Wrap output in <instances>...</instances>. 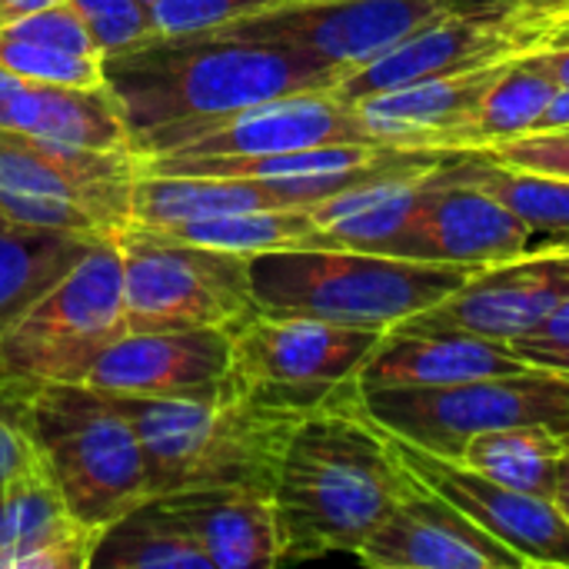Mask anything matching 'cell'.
Here are the masks:
<instances>
[{"mask_svg": "<svg viewBox=\"0 0 569 569\" xmlns=\"http://www.w3.org/2000/svg\"><path fill=\"white\" fill-rule=\"evenodd\" d=\"M0 217H7V220H13L20 227H37V230L113 237L83 207H77L70 200L43 197V193H20V190H7V187H0Z\"/></svg>", "mask_w": 569, "mask_h": 569, "instance_id": "cell-33", "label": "cell"}, {"mask_svg": "<svg viewBox=\"0 0 569 569\" xmlns=\"http://www.w3.org/2000/svg\"><path fill=\"white\" fill-rule=\"evenodd\" d=\"M520 63L540 77H547L560 90L569 87V47H533V50L520 53Z\"/></svg>", "mask_w": 569, "mask_h": 569, "instance_id": "cell-38", "label": "cell"}, {"mask_svg": "<svg viewBox=\"0 0 569 569\" xmlns=\"http://www.w3.org/2000/svg\"><path fill=\"white\" fill-rule=\"evenodd\" d=\"M473 270L347 247L273 250L250 257L260 313L317 317L343 327L390 330L447 300Z\"/></svg>", "mask_w": 569, "mask_h": 569, "instance_id": "cell-4", "label": "cell"}, {"mask_svg": "<svg viewBox=\"0 0 569 569\" xmlns=\"http://www.w3.org/2000/svg\"><path fill=\"white\" fill-rule=\"evenodd\" d=\"M90 569H213V563L163 497H150L100 533Z\"/></svg>", "mask_w": 569, "mask_h": 569, "instance_id": "cell-25", "label": "cell"}, {"mask_svg": "<svg viewBox=\"0 0 569 569\" xmlns=\"http://www.w3.org/2000/svg\"><path fill=\"white\" fill-rule=\"evenodd\" d=\"M127 330H240L260 313L250 257L130 223L113 233Z\"/></svg>", "mask_w": 569, "mask_h": 569, "instance_id": "cell-7", "label": "cell"}, {"mask_svg": "<svg viewBox=\"0 0 569 569\" xmlns=\"http://www.w3.org/2000/svg\"><path fill=\"white\" fill-rule=\"evenodd\" d=\"M70 3L83 17L87 30L103 57L160 37L157 23H153V10L143 0H70Z\"/></svg>", "mask_w": 569, "mask_h": 569, "instance_id": "cell-31", "label": "cell"}, {"mask_svg": "<svg viewBox=\"0 0 569 569\" xmlns=\"http://www.w3.org/2000/svg\"><path fill=\"white\" fill-rule=\"evenodd\" d=\"M557 10H510V13H463L443 10L373 60L353 67L333 93L347 103L397 90L427 77L473 70L483 63L520 57L543 47L547 20Z\"/></svg>", "mask_w": 569, "mask_h": 569, "instance_id": "cell-11", "label": "cell"}, {"mask_svg": "<svg viewBox=\"0 0 569 569\" xmlns=\"http://www.w3.org/2000/svg\"><path fill=\"white\" fill-rule=\"evenodd\" d=\"M230 330H127L90 367L93 390L137 400H197L230 387Z\"/></svg>", "mask_w": 569, "mask_h": 569, "instance_id": "cell-16", "label": "cell"}, {"mask_svg": "<svg viewBox=\"0 0 569 569\" xmlns=\"http://www.w3.org/2000/svg\"><path fill=\"white\" fill-rule=\"evenodd\" d=\"M143 3H160V0H143Z\"/></svg>", "mask_w": 569, "mask_h": 569, "instance_id": "cell-44", "label": "cell"}, {"mask_svg": "<svg viewBox=\"0 0 569 569\" xmlns=\"http://www.w3.org/2000/svg\"><path fill=\"white\" fill-rule=\"evenodd\" d=\"M103 73L133 140L157 127L203 123L273 97L333 90L350 70L293 47L200 30L107 53Z\"/></svg>", "mask_w": 569, "mask_h": 569, "instance_id": "cell-2", "label": "cell"}, {"mask_svg": "<svg viewBox=\"0 0 569 569\" xmlns=\"http://www.w3.org/2000/svg\"><path fill=\"white\" fill-rule=\"evenodd\" d=\"M447 10V0H290L217 33L293 47L337 67H360Z\"/></svg>", "mask_w": 569, "mask_h": 569, "instance_id": "cell-12", "label": "cell"}, {"mask_svg": "<svg viewBox=\"0 0 569 569\" xmlns=\"http://www.w3.org/2000/svg\"><path fill=\"white\" fill-rule=\"evenodd\" d=\"M510 60L457 70L443 77H427L397 90L363 97L353 107L377 143L440 153V140L470 117V110L480 103L490 83L507 70Z\"/></svg>", "mask_w": 569, "mask_h": 569, "instance_id": "cell-22", "label": "cell"}, {"mask_svg": "<svg viewBox=\"0 0 569 569\" xmlns=\"http://www.w3.org/2000/svg\"><path fill=\"white\" fill-rule=\"evenodd\" d=\"M387 430V427H383ZM390 443L403 467L433 493L450 500L463 517H470L493 540L510 547L527 567L569 569V520L553 500H540L520 490H510L460 460L430 453L397 433Z\"/></svg>", "mask_w": 569, "mask_h": 569, "instance_id": "cell-14", "label": "cell"}, {"mask_svg": "<svg viewBox=\"0 0 569 569\" xmlns=\"http://www.w3.org/2000/svg\"><path fill=\"white\" fill-rule=\"evenodd\" d=\"M417 487L387 430L367 413L360 383L340 387L300 417L277 467L283 563L357 553Z\"/></svg>", "mask_w": 569, "mask_h": 569, "instance_id": "cell-1", "label": "cell"}, {"mask_svg": "<svg viewBox=\"0 0 569 569\" xmlns=\"http://www.w3.org/2000/svg\"><path fill=\"white\" fill-rule=\"evenodd\" d=\"M569 300V247L527 250L507 263L473 270L447 300L410 317L433 330H460L510 343L540 327Z\"/></svg>", "mask_w": 569, "mask_h": 569, "instance_id": "cell-15", "label": "cell"}, {"mask_svg": "<svg viewBox=\"0 0 569 569\" xmlns=\"http://www.w3.org/2000/svg\"><path fill=\"white\" fill-rule=\"evenodd\" d=\"M557 83L533 73L530 67L513 57L507 70L490 83V90L480 97V103L470 110L463 123H457L443 140L440 153H463V150H487L493 143L513 140L520 133L537 130L543 110L557 97Z\"/></svg>", "mask_w": 569, "mask_h": 569, "instance_id": "cell-26", "label": "cell"}, {"mask_svg": "<svg viewBox=\"0 0 569 569\" xmlns=\"http://www.w3.org/2000/svg\"><path fill=\"white\" fill-rule=\"evenodd\" d=\"M37 460L27 423V393L0 387V483Z\"/></svg>", "mask_w": 569, "mask_h": 569, "instance_id": "cell-37", "label": "cell"}, {"mask_svg": "<svg viewBox=\"0 0 569 569\" xmlns=\"http://www.w3.org/2000/svg\"><path fill=\"white\" fill-rule=\"evenodd\" d=\"M483 157L530 173H550L569 180V130H530L513 140L480 150Z\"/></svg>", "mask_w": 569, "mask_h": 569, "instance_id": "cell-35", "label": "cell"}, {"mask_svg": "<svg viewBox=\"0 0 569 569\" xmlns=\"http://www.w3.org/2000/svg\"><path fill=\"white\" fill-rule=\"evenodd\" d=\"M533 370L523 363L510 343L460 333L433 330L420 323H397L383 330L377 350L363 363L357 383L360 390H390V387H453L487 377H510Z\"/></svg>", "mask_w": 569, "mask_h": 569, "instance_id": "cell-19", "label": "cell"}, {"mask_svg": "<svg viewBox=\"0 0 569 569\" xmlns=\"http://www.w3.org/2000/svg\"><path fill=\"white\" fill-rule=\"evenodd\" d=\"M163 503L190 527L213 569H270L283 563L273 490L200 487L163 493Z\"/></svg>", "mask_w": 569, "mask_h": 569, "instance_id": "cell-21", "label": "cell"}, {"mask_svg": "<svg viewBox=\"0 0 569 569\" xmlns=\"http://www.w3.org/2000/svg\"><path fill=\"white\" fill-rule=\"evenodd\" d=\"M100 533L63 503L37 457L0 483V569H90Z\"/></svg>", "mask_w": 569, "mask_h": 569, "instance_id": "cell-20", "label": "cell"}, {"mask_svg": "<svg viewBox=\"0 0 569 569\" xmlns=\"http://www.w3.org/2000/svg\"><path fill=\"white\" fill-rule=\"evenodd\" d=\"M173 237L257 257L273 250H310V247H330L327 233L317 227L310 210L283 207V210H250V213H223L207 220H190L177 227H163Z\"/></svg>", "mask_w": 569, "mask_h": 569, "instance_id": "cell-29", "label": "cell"}, {"mask_svg": "<svg viewBox=\"0 0 569 569\" xmlns=\"http://www.w3.org/2000/svg\"><path fill=\"white\" fill-rule=\"evenodd\" d=\"M553 503H557V510L569 520V430H563V457H560V470H557Z\"/></svg>", "mask_w": 569, "mask_h": 569, "instance_id": "cell-41", "label": "cell"}, {"mask_svg": "<svg viewBox=\"0 0 569 569\" xmlns=\"http://www.w3.org/2000/svg\"><path fill=\"white\" fill-rule=\"evenodd\" d=\"M443 170L510 207L537 233H569V180L503 167L480 150L447 153Z\"/></svg>", "mask_w": 569, "mask_h": 569, "instance_id": "cell-28", "label": "cell"}, {"mask_svg": "<svg viewBox=\"0 0 569 569\" xmlns=\"http://www.w3.org/2000/svg\"><path fill=\"white\" fill-rule=\"evenodd\" d=\"M0 30L27 37V40H40L50 47H63V50H77V53H100L83 17L77 13V7L70 0H53L33 13H23L10 23H0ZM103 57V53H100Z\"/></svg>", "mask_w": 569, "mask_h": 569, "instance_id": "cell-34", "label": "cell"}, {"mask_svg": "<svg viewBox=\"0 0 569 569\" xmlns=\"http://www.w3.org/2000/svg\"><path fill=\"white\" fill-rule=\"evenodd\" d=\"M27 423L37 457L83 527L103 533L150 500L143 443L117 397L90 383H50L27 393Z\"/></svg>", "mask_w": 569, "mask_h": 569, "instance_id": "cell-5", "label": "cell"}, {"mask_svg": "<svg viewBox=\"0 0 569 569\" xmlns=\"http://www.w3.org/2000/svg\"><path fill=\"white\" fill-rule=\"evenodd\" d=\"M560 457H563V430L540 427V423L477 433L460 450V463H467L470 470L540 500H553L557 493Z\"/></svg>", "mask_w": 569, "mask_h": 569, "instance_id": "cell-27", "label": "cell"}, {"mask_svg": "<svg viewBox=\"0 0 569 569\" xmlns=\"http://www.w3.org/2000/svg\"><path fill=\"white\" fill-rule=\"evenodd\" d=\"M127 333L123 263L113 237L97 240L0 337V387L30 393L83 383L97 357Z\"/></svg>", "mask_w": 569, "mask_h": 569, "instance_id": "cell-6", "label": "cell"}, {"mask_svg": "<svg viewBox=\"0 0 569 569\" xmlns=\"http://www.w3.org/2000/svg\"><path fill=\"white\" fill-rule=\"evenodd\" d=\"M280 3H290V0H160V3H150V10H153L157 33L177 37V33L217 30L250 13L273 10Z\"/></svg>", "mask_w": 569, "mask_h": 569, "instance_id": "cell-32", "label": "cell"}, {"mask_svg": "<svg viewBox=\"0 0 569 569\" xmlns=\"http://www.w3.org/2000/svg\"><path fill=\"white\" fill-rule=\"evenodd\" d=\"M543 47H569V3L567 7H560V10L547 20Z\"/></svg>", "mask_w": 569, "mask_h": 569, "instance_id": "cell-42", "label": "cell"}, {"mask_svg": "<svg viewBox=\"0 0 569 569\" xmlns=\"http://www.w3.org/2000/svg\"><path fill=\"white\" fill-rule=\"evenodd\" d=\"M0 187L70 200L117 233L133 223L137 157L130 150L73 147L0 127Z\"/></svg>", "mask_w": 569, "mask_h": 569, "instance_id": "cell-17", "label": "cell"}, {"mask_svg": "<svg viewBox=\"0 0 569 569\" xmlns=\"http://www.w3.org/2000/svg\"><path fill=\"white\" fill-rule=\"evenodd\" d=\"M0 127L93 150H130L127 120L107 87H57L13 73L0 97Z\"/></svg>", "mask_w": 569, "mask_h": 569, "instance_id": "cell-23", "label": "cell"}, {"mask_svg": "<svg viewBox=\"0 0 569 569\" xmlns=\"http://www.w3.org/2000/svg\"><path fill=\"white\" fill-rule=\"evenodd\" d=\"M537 130H569V87L557 90V97H553L550 107L543 110Z\"/></svg>", "mask_w": 569, "mask_h": 569, "instance_id": "cell-40", "label": "cell"}, {"mask_svg": "<svg viewBox=\"0 0 569 569\" xmlns=\"http://www.w3.org/2000/svg\"><path fill=\"white\" fill-rule=\"evenodd\" d=\"M117 400L140 433L150 497L200 487L273 490L283 447L307 413L237 383L197 400Z\"/></svg>", "mask_w": 569, "mask_h": 569, "instance_id": "cell-3", "label": "cell"}, {"mask_svg": "<svg viewBox=\"0 0 569 569\" xmlns=\"http://www.w3.org/2000/svg\"><path fill=\"white\" fill-rule=\"evenodd\" d=\"M380 337L383 330L370 327L257 313L233 330L230 377L247 393L313 410L340 387L357 383Z\"/></svg>", "mask_w": 569, "mask_h": 569, "instance_id": "cell-9", "label": "cell"}, {"mask_svg": "<svg viewBox=\"0 0 569 569\" xmlns=\"http://www.w3.org/2000/svg\"><path fill=\"white\" fill-rule=\"evenodd\" d=\"M569 0H447V10L463 13H510V10H560Z\"/></svg>", "mask_w": 569, "mask_h": 569, "instance_id": "cell-39", "label": "cell"}, {"mask_svg": "<svg viewBox=\"0 0 569 569\" xmlns=\"http://www.w3.org/2000/svg\"><path fill=\"white\" fill-rule=\"evenodd\" d=\"M367 413L390 433L460 460L470 437L507 427L569 430V377L550 370H523L453 387H390L363 390Z\"/></svg>", "mask_w": 569, "mask_h": 569, "instance_id": "cell-8", "label": "cell"}, {"mask_svg": "<svg viewBox=\"0 0 569 569\" xmlns=\"http://www.w3.org/2000/svg\"><path fill=\"white\" fill-rule=\"evenodd\" d=\"M443 160L427 173L420 203L390 257L480 270L533 250L537 230L487 190L450 177Z\"/></svg>", "mask_w": 569, "mask_h": 569, "instance_id": "cell-13", "label": "cell"}, {"mask_svg": "<svg viewBox=\"0 0 569 569\" xmlns=\"http://www.w3.org/2000/svg\"><path fill=\"white\" fill-rule=\"evenodd\" d=\"M510 347L533 370H550V373L569 377V300L540 327L513 337Z\"/></svg>", "mask_w": 569, "mask_h": 569, "instance_id": "cell-36", "label": "cell"}, {"mask_svg": "<svg viewBox=\"0 0 569 569\" xmlns=\"http://www.w3.org/2000/svg\"><path fill=\"white\" fill-rule=\"evenodd\" d=\"M47 3H53V0H0V23H10V20H17L23 13H33V10H40Z\"/></svg>", "mask_w": 569, "mask_h": 569, "instance_id": "cell-43", "label": "cell"}, {"mask_svg": "<svg viewBox=\"0 0 569 569\" xmlns=\"http://www.w3.org/2000/svg\"><path fill=\"white\" fill-rule=\"evenodd\" d=\"M0 67L37 83L80 87V90L107 87L100 53H77V50L50 47V43L27 40L7 30H0Z\"/></svg>", "mask_w": 569, "mask_h": 569, "instance_id": "cell-30", "label": "cell"}, {"mask_svg": "<svg viewBox=\"0 0 569 569\" xmlns=\"http://www.w3.org/2000/svg\"><path fill=\"white\" fill-rule=\"evenodd\" d=\"M327 143H377L353 103L333 90H303L203 123L157 127L130 140L133 157H257ZM387 147V143H383Z\"/></svg>", "mask_w": 569, "mask_h": 569, "instance_id": "cell-10", "label": "cell"}, {"mask_svg": "<svg viewBox=\"0 0 569 569\" xmlns=\"http://www.w3.org/2000/svg\"><path fill=\"white\" fill-rule=\"evenodd\" d=\"M97 240L103 237L37 230L0 217V337Z\"/></svg>", "mask_w": 569, "mask_h": 569, "instance_id": "cell-24", "label": "cell"}, {"mask_svg": "<svg viewBox=\"0 0 569 569\" xmlns=\"http://www.w3.org/2000/svg\"><path fill=\"white\" fill-rule=\"evenodd\" d=\"M373 569H523L527 563L423 483L353 553Z\"/></svg>", "mask_w": 569, "mask_h": 569, "instance_id": "cell-18", "label": "cell"}]
</instances>
